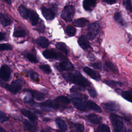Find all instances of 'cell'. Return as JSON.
<instances>
[{"mask_svg":"<svg viewBox=\"0 0 132 132\" xmlns=\"http://www.w3.org/2000/svg\"><path fill=\"white\" fill-rule=\"evenodd\" d=\"M84 87H76V86H74L73 87H72L71 89V92H76L78 91H82V90H84V89L83 88Z\"/></svg>","mask_w":132,"mask_h":132,"instance_id":"45","label":"cell"},{"mask_svg":"<svg viewBox=\"0 0 132 132\" xmlns=\"http://www.w3.org/2000/svg\"><path fill=\"white\" fill-rule=\"evenodd\" d=\"M72 102L74 107L78 110L82 111H88L86 100L80 97H73L72 98Z\"/></svg>","mask_w":132,"mask_h":132,"instance_id":"7","label":"cell"},{"mask_svg":"<svg viewBox=\"0 0 132 132\" xmlns=\"http://www.w3.org/2000/svg\"><path fill=\"white\" fill-rule=\"evenodd\" d=\"M103 2L108 4H113L116 3V0H102Z\"/></svg>","mask_w":132,"mask_h":132,"instance_id":"46","label":"cell"},{"mask_svg":"<svg viewBox=\"0 0 132 132\" xmlns=\"http://www.w3.org/2000/svg\"><path fill=\"white\" fill-rule=\"evenodd\" d=\"M97 0H84L83 1V7L87 11H91L95 7Z\"/></svg>","mask_w":132,"mask_h":132,"instance_id":"15","label":"cell"},{"mask_svg":"<svg viewBox=\"0 0 132 132\" xmlns=\"http://www.w3.org/2000/svg\"><path fill=\"white\" fill-rule=\"evenodd\" d=\"M87 118L91 123L95 124H100L102 120V119L100 116L94 113H90L88 114Z\"/></svg>","mask_w":132,"mask_h":132,"instance_id":"20","label":"cell"},{"mask_svg":"<svg viewBox=\"0 0 132 132\" xmlns=\"http://www.w3.org/2000/svg\"><path fill=\"white\" fill-rule=\"evenodd\" d=\"M8 120V117L7 114L0 110V123H4Z\"/></svg>","mask_w":132,"mask_h":132,"instance_id":"41","label":"cell"},{"mask_svg":"<svg viewBox=\"0 0 132 132\" xmlns=\"http://www.w3.org/2000/svg\"><path fill=\"white\" fill-rule=\"evenodd\" d=\"M23 125H24V129L26 130L30 131L31 132H34L36 130V126L26 120H25L24 121Z\"/></svg>","mask_w":132,"mask_h":132,"instance_id":"24","label":"cell"},{"mask_svg":"<svg viewBox=\"0 0 132 132\" xmlns=\"http://www.w3.org/2000/svg\"><path fill=\"white\" fill-rule=\"evenodd\" d=\"M88 93H89L90 95L92 97H95L97 96V93L95 90L93 88H90L88 89Z\"/></svg>","mask_w":132,"mask_h":132,"instance_id":"42","label":"cell"},{"mask_svg":"<svg viewBox=\"0 0 132 132\" xmlns=\"http://www.w3.org/2000/svg\"><path fill=\"white\" fill-rule=\"evenodd\" d=\"M70 132H74V131H73V130H71Z\"/></svg>","mask_w":132,"mask_h":132,"instance_id":"51","label":"cell"},{"mask_svg":"<svg viewBox=\"0 0 132 132\" xmlns=\"http://www.w3.org/2000/svg\"><path fill=\"white\" fill-rule=\"evenodd\" d=\"M55 67L57 70L60 71H71L74 69L73 65L68 60L61 61L60 63H56Z\"/></svg>","mask_w":132,"mask_h":132,"instance_id":"8","label":"cell"},{"mask_svg":"<svg viewBox=\"0 0 132 132\" xmlns=\"http://www.w3.org/2000/svg\"><path fill=\"white\" fill-rule=\"evenodd\" d=\"M62 77L67 81L74 83L79 86L86 87L89 86L90 83L89 81L84 77L78 72H67L62 74Z\"/></svg>","mask_w":132,"mask_h":132,"instance_id":"1","label":"cell"},{"mask_svg":"<svg viewBox=\"0 0 132 132\" xmlns=\"http://www.w3.org/2000/svg\"><path fill=\"white\" fill-rule=\"evenodd\" d=\"M88 21L85 18H79L77 19L75 22V24L76 26L82 27L87 25Z\"/></svg>","mask_w":132,"mask_h":132,"instance_id":"29","label":"cell"},{"mask_svg":"<svg viewBox=\"0 0 132 132\" xmlns=\"http://www.w3.org/2000/svg\"><path fill=\"white\" fill-rule=\"evenodd\" d=\"M74 13V7L72 5H68L65 6L63 9L61 16L65 22H70L73 20Z\"/></svg>","mask_w":132,"mask_h":132,"instance_id":"4","label":"cell"},{"mask_svg":"<svg viewBox=\"0 0 132 132\" xmlns=\"http://www.w3.org/2000/svg\"><path fill=\"white\" fill-rule=\"evenodd\" d=\"M39 105L41 107H48L53 109H58L60 107V104L57 103L55 101L52 100H47L46 101L40 103Z\"/></svg>","mask_w":132,"mask_h":132,"instance_id":"11","label":"cell"},{"mask_svg":"<svg viewBox=\"0 0 132 132\" xmlns=\"http://www.w3.org/2000/svg\"><path fill=\"white\" fill-rule=\"evenodd\" d=\"M78 43L79 46L84 50H87L90 47L89 42L84 35H81L79 37Z\"/></svg>","mask_w":132,"mask_h":132,"instance_id":"16","label":"cell"},{"mask_svg":"<svg viewBox=\"0 0 132 132\" xmlns=\"http://www.w3.org/2000/svg\"><path fill=\"white\" fill-rule=\"evenodd\" d=\"M54 101L59 104L62 103L64 104H69L70 103V100L69 99V98L63 95H61L57 97L54 100Z\"/></svg>","mask_w":132,"mask_h":132,"instance_id":"26","label":"cell"},{"mask_svg":"<svg viewBox=\"0 0 132 132\" xmlns=\"http://www.w3.org/2000/svg\"><path fill=\"white\" fill-rule=\"evenodd\" d=\"M114 20L117 22H118L119 24L122 26H125L126 25V23L123 20L121 14L119 12H116L114 14Z\"/></svg>","mask_w":132,"mask_h":132,"instance_id":"27","label":"cell"},{"mask_svg":"<svg viewBox=\"0 0 132 132\" xmlns=\"http://www.w3.org/2000/svg\"><path fill=\"white\" fill-rule=\"evenodd\" d=\"M131 0H126L124 4L125 6L127 9V10H128L129 12H131Z\"/></svg>","mask_w":132,"mask_h":132,"instance_id":"43","label":"cell"},{"mask_svg":"<svg viewBox=\"0 0 132 132\" xmlns=\"http://www.w3.org/2000/svg\"><path fill=\"white\" fill-rule=\"evenodd\" d=\"M36 43L42 48H46L49 46V41L44 37H40L36 40Z\"/></svg>","mask_w":132,"mask_h":132,"instance_id":"21","label":"cell"},{"mask_svg":"<svg viewBox=\"0 0 132 132\" xmlns=\"http://www.w3.org/2000/svg\"><path fill=\"white\" fill-rule=\"evenodd\" d=\"M56 47L60 50V51L62 52L63 53H64L66 55H68V51L67 47L66 45L63 43V42H58L56 44Z\"/></svg>","mask_w":132,"mask_h":132,"instance_id":"28","label":"cell"},{"mask_svg":"<svg viewBox=\"0 0 132 132\" xmlns=\"http://www.w3.org/2000/svg\"><path fill=\"white\" fill-rule=\"evenodd\" d=\"M88 110H92L97 112L102 111L101 108L94 102L92 101H86Z\"/></svg>","mask_w":132,"mask_h":132,"instance_id":"18","label":"cell"},{"mask_svg":"<svg viewBox=\"0 0 132 132\" xmlns=\"http://www.w3.org/2000/svg\"><path fill=\"white\" fill-rule=\"evenodd\" d=\"M26 73L27 75L30 77V78L35 81H38L39 80V75L38 73L35 72V71L30 70H26Z\"/></svg>","mask_w":132,"mask_h":132,"instance_id":"31","label":"cell"},{"mask_svg":"<svg viewBox=\"0 0 132 132\" xmlns=\"http://www.w3.org/2000/svg\"><path fill=\"white\" fill-rule=\"evenodd\" d=\"M66 32L69 36H73L75 35L76 29L74 27L69 25L66 28Z\"/></svg>","mask_w":132,"mask_h":132,"instance_id":"34","label":"cell"},{"mask_svg":"<svg viewBox=\"0 0 132 132\" xmlns=\"http://www.w3.org/2000/svg\"><path fill=\"white\" fill-rule=\"evenodd\" d=\"M22 80L21 79H16L12 81L10 84H6L5 88L10 92L16 94L22 88Z\"/></svg>","mask_w":132,"mask_h":132,"instance_id":"6","label":"cell"},{"mask_svg":"<svg viewBox=\"0 0 132 132\" xmlns=\"http://www.w3.org/2000/svg\"><path fill=\"white\" fill-rule=\"evenodd\" d=\"M21 112L24 116L27 117L31 122H32L33 123H37V118L36 116V115L34 113H32L31 111H30L28 110L23 109L21 110Z\"/></svg>","mask_w":132,"mask_h":132,"instance_id":"14","label":"cell"},{"mask_svg":"<svg viewBox=\"0 0 132 132\" xmlns=\"http://www.w3.org/2000/svg\"><path fill=\"white\" fill-rule=\"evenodd\" d=\"M56 122L58 127L62 131H65L67 129V125L65 121L60 118H57L56 119Z\"/></svg>","mask_w":132,"mask_h":132,"instance_id":"25","label":"cell"},{"mask_svg":"<svg viewBox=\"0 0 132 132\" xmlns=\"http://www.w3.org/2000/svg\"><path fill=\"white\" fill-rule=\"evenodd\" d=\"M42 15L47 20H52L55 18V13L53 10L45 7H42L41 9Z\"/></svg>","mask_w":132,"mask_h":132,"instance_id":"13","label":"cell"},{"mask_svg":"<svg viewBox=\"0 0 132 132\" xmlns=\"http://www.w3.org/2000/svg\"><path fill=\"white\" fill-rule=\"evenodd\" d=\"M26 32L24 30H16L13 32V36L16 38L24 37L26 36Z\"/></svg>","mask_w":132,"mask_h":132,"instance_id":"35","label":"cell"},{"mask_svg":"<svg viewBox=\"0 0 132 132\" xmlns=\"http://www.w3.org/2000/svg\"><path fill=\"white\" fill-rule=\"evenodd\" d=\"M26 57L31 62L37 63L38 62V60L36 56L35 55H34L33 54L28 53L26 55Z\"/></svg>","mask_w":132,"mask_h":132,"instance_id":"36","label":"cell"},{"mask_svg":"<svg viewBox=\"0 0 132 132\" xmlns=\"http://www.w3.org/2000/svg\"><path fill=\"white\" fill-rule=\"evenodd\" d=\"M100 31V25L97 23H92L90 24L87 29V38L92 40L94 39Z\"/></svg>","mask_w":132,"mask_h":132,"instance_id":"5","label":"cell"},{"mask_svg":"<svg viewBox=\"0 0 132 132\" xmlns=\"http://www.w3.org/2000/svg\"><path fill=\"white\" fill-rule=\"evenodd\" d=\"M77 132H84L85 127L83 124L80 123H75L73 124Z\"/></svg>","mask_w":132,"mask_h":132,"instance_id":"40","label":"cell"},{"mask_svg":"<svg viewBox=\"0 0 132 132\" xmlns=\"http://www.w3.org/2000/svg\"><path fill=\"white\" fill-rule=\"evenodd\" d=\"M128 132H131V130L130 129H129L128 130Z\"/></svg>","mask_w":132,"mask_h":132,"instance_id":"50","label":"cell"},{"mask_svg":"<svg viewBox=\"0 0 132 132\" xmlns=\"http://www.w3.org/2000/svg\"><path fill=\"white\" fill-rule=\"evenodd\" d=\"M5 38V35L2 32H0V41L3 40Z\"/></svg>","mask_w":132,"mask_h":132,"instance_id":"47","label":"cell"},{"mask_svg":"<svg viewBox=\"0 0 132 132\" xmlns=\"http://www.w3.org/2000/svg\"><path fill=\"white\" fill-rule=\"evenodd\" d=\"M91 65L96 69L101 70L102 69V64L100 62H94L91 64Z\"/></svg>","mask_w":132,"mask_h":132,"instance_id":"44","label":"cell"},{"mask_svg":"<svg viewBox=\"0 0 132 132\" xmlns=\"http://www.w3.org/2000/svg\"><path fill=\"white\" fill-rule=\"evenodd\" d=\"M102 106L106 111L110 112L117 111L120 108V105L114 102H108L102 104Z\"/></svg>","mask_w":132,"mask_h":132,"instance_id":"10","label":"cell"},{"mask_svg":"<svg viewBox=\"0 0 132 132\" xmlns=\"http://www.w3.org/2000/svg\"><path fill=\"white\" fill-rule=\"evenodd\" d=\"M121 94L124 98H125L127 101H129V102H131V99H132V92H131V91L128 90V91H122L121 92Z\"/></svg>","mask_w":132,"mask_h":132,"instance_id":"32","label":"cell"},{"mask_svg":"<svg viewBox=\"0 0 132 132\" xmlns=\"http://www.w3.org/2000/svg\"><path fill=\"white\" fill-rule=\"evenodd\" d=\"M106 84H107L108 86L111 87H114V86H122V83L119 81H116L113 80H106L104 81Z\"/></svg>","mask_w":132,"mask_h":132,"instance_id":"39","label":"cell"},{"mask_svg":"<svg viewBox=\"0 0 132 132\" xmlns=\"http://www.w3.org/2000/svg\"><path fill=\"white\" fill-rule=\"evenodd\" d=\"M12 49V45L9 43L0 44V51L11 50Z\"/></svg>","mask_w":132,"mask_h":132,"instance_id":"38","label":"cell"},{"mask_svg":"<svg viewBox=\"0 0 132 132\" xmlns=\"http://www.w3.org/2000/svg\"><path fill=\"white\" fill-rule=\"evenodd\" d=\"M4 1L6 3H7V4H8L9 5L11 4V0H4Z\"/></svg>","mask_w":132,"mask_h":132,"instance_id":"49","label":"cell"},{"mask_svg":"<svg viewBox=\"0 0 132 132\" xmlns=\"http://www.w3.org/2000/svg\"><path fill=\"white\" fill-rule=\"evenodd\" d=\"M84 71L90 77H91L92 78L95 79V80H98L101 78V75L99 73L97 72L92 70V69L85 67L83 69Z\"/></svg>","mask_w":132,"mask_h":132,"instance_id":"12","label":"cell"},{"mask_svg":"<svg viewBox=\"0 0 132 132\" xmlns=\"http://www.w3.org/2000/svg\"><path fill=\"white\" fill-rule=\"evenodd\" d=\"M96 132H110V129L108 126L103 124L98 126Z\"/></svg>","mask_w":132,"mask_h":132,"instance_id":"33","label":"cell"},{"mask_svg":"<svg viewBox=\"0 0 132 132\" xmlns=\"http://www.w3.org/2000/svg\"><path fill=\"white\" fill-rule=\"evenodd\" d=\"M11 75V70L7 65H4L0 68V79L4 81L9 80Z\"/></svg>","mask_w":132,"mask_h":132,"instance_id":"9","label":"cell"},{"mask_svg":"<svg viewBox=\"0 0 132 132\" xmlns=\"http://www.w3.org/2000/svg\"><path fill=\"white\" fill-rule=\"evenodd\" d=\"M0 132H7V131L4 128H3L2 126H0Z\"/></svg>","mask_w":132,"mask_h":132,"instance_id":"48","label":"cell"},{"mask_svg":"<svg viewBox=\"0 0 132 132\" xmlns=\"http://www.w3.org/2000/svg\"><path fill=\"white\" fill-rule=\"evenodd\" d=\"M105 65L107 67L108 69L110 70L111 71L114 72V73H117L118 72V70L117 69V67L111 61H106L105 62Z\"/></svg>","mask_w":132,"mask_h":132,"instance_id":"30","label":"cell"},{"mask_svg":"<svg viewBox=\"0 0 132 132\" xmlns=\"http://www.w3.org/2000/svg\"><path fill=\"white\" fill-rule=\"evenodd\" d=\"M18 10L20 14L23 18L25 19H28L30 10L28 9L23 5H21L19 6Z\"/></svg>","mask_w":132,"mask_h":132,"instance_id":"22","label":"cell"},{"mask_svg":"<svg viewBox=\"0 0 132 132\" xmlns=\"http://www.w3.org/2000/svg\"><path fill=\"white\" fill-rule=\"evenodd\" d=\"M110 119L114 132H126V127L121 117L114 113H112L110 116Z\"/></svg>","mask_w":132,"mask_h":132,"instance_id":"2","label":"cell"},{"mask_svg":"<svg viewBox=\"0 0 132 132\" xmlns=\"http://www.w3.org/2000/svg\"><path fill=\"white\" fill-rule=\"evenodd\" d=\"M28 18L29 19L30 22L32 25L35 26L37 24L39 21V16L35 11L31 10H30Z\"/></svg>","mask_w":132,"mask_h":132,"instance_id":"23","label":"cell"},{"mask_svg":"<svg viewBox=\"0 0 132 132\" xmlns=\"http://www.w3.org/2000/svg\"><path fill=\"white\" fill-rule=\"evenodd\" d=\"M39 67L40 69L45 73L50 74L52 72L51 67L47 64H42L41 65H40Z\"/></svg>","mask_w":132,"mask_h":132,"instance_id":"37","label":"cell"},{"mask_svg":"<svg viewBox=\"0 0 132 132\" xmlns=\"http://www.w3.org/2000/svg\"><path fill=\"white\" fill-rule=\"evenodd\" d=\"M11 22V19L6 14L0 12V24L5 27L10 25Z\"/></svg>","mask_w":132,"mask_h":132,"instance_id":"19","label":"cell"},{"mask_svg":"<svg viewBox=\"0 0 132 132\" xmlns=\"http://www.w3.org/2000/svg\"><path fill=\"white\" fill-rule=\"evenodd\" d=\"M43 55L47 59H57L61 61L68 60L66 56L59 52H57L53 50H46L43 51Z\"/></svg>","mask_w":132,"mask_h":132,"instance_id":"3","label":"cell"},{"mask_svg":"<svg viewBox=\"0 0 132 132\" xmlns=\"http://www.w3.org/2000/svg\"><path fill=\"white\" fill-rule=\"evenodd\" d=\"M24 91L29 93L34 98H35L37 100H43L45 97V96L44 94H43L42 93L40 92L39 91H36V90H30V89H26V90H25Z\"/></svg>","mask_w":132,"mask_h":132,"instance_id":"17","label":"cell"}]
</instances>
